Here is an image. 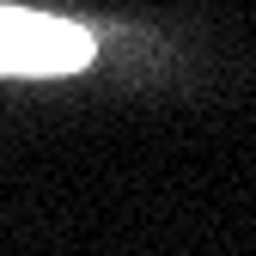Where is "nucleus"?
Returning a JSON list of instances; mask_svg holds the SVG:
<instances>
[{"label":"nucleus","instance_id":"1","mask_svg":"<svg viewBox=\"0 0 256 256\" xmlns=\"http://www.w3.org/2000/svg\"><path fill=\"white\" fill-rule=\"evenodd\" d=\"M92 61V37L68 18L0 6V74H74Z\"/></svg>","mask_w":256,"mask_h":256}]
</instances>
